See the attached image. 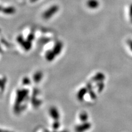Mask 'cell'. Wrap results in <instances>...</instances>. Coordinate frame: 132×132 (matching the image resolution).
<instances>
[{
  "label": "cell",
  "instance_id": "1",
  "mask_svg": "<svg viewBox=\"0 0 132 132\" xmlns=\"http://www.w3.org/2000/svg\"><path fill=\"white\" fill-rule=\"evenodd\" d=\"M86 6L92 10H95L100 6V2L98 0H88L86 2Z\"/></svg>",
  "mask_w": 132,
  "mask_h": 132
},
{
  "label": "cell",
  "instance_id": "2",
  "mask_svg": "<svg viewBox=\"0 0 132 132\" xmlns=\"http://www.w3.org/2000/svg\"><path fill=\"white\" fill-rule=\"evenodd\" d=\"M129 16L130 18H132V3L130 5L129 7Z\"/></svg>",
  "mask_w": 132,
  "mask_h": 132
},
{
  "label": "cell",
  "instance_id": "3",
  "mask_svg": "<svg viewBox=\"0 0 132 132\" xmlns=\"http://www.w3.org/2000/svg\"><path fill=\"white\" fill-rule=\"evenodd\" d=\"M128 44L129 48L131 50V51H132V40H128Z\"/></svg>",
  "mask_w": 132,
  "mask_h": 132
},
{
  "label": "cell",
  "instance_id": "4",
  "mask_svg": "<svg viewBox=\"0 0 132 132\" xmlns=\"http://www.w3.org/2000/svg\"><path fill=\"white\" fill-rule=\"evenodd\" d=\"M130 21H131V22L132 23V18H130Z\"/></svg>",
  "mask_w": 132,
  "mask_h": 132
}]
</instances>
